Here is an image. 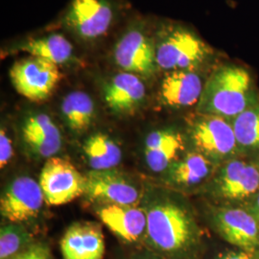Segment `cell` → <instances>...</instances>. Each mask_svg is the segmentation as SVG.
<instances>
[{"label":"cell","mask_w":259,"mask_h":259,"mask_svg":"<svg viewBox=\"0 0 259 259\" xmlns=\"http://www.w3.org/2000/svg\"><path fill=\"white\" fill-rule=\"evenodd\" d=\"M230 121L240 155L259 152V101Z\"/></svg>","instance_id":"cell-22"},{"label":"cell","mask_w":259,"mask_h":259,"mask_svg":"<svg viewBox=\"0 0 259 259\" xmlns=\"http://www.w3.org/2000/svg\"><path fill=\"white\" fill-rule=\"evenodd\" d=\"M183 137L174 131L160 130L151 133L145 141V157L154 172H161L171 166L184 150Z\"/></svg>","instance_id":"cell-17"},{"label":"cell","mask_w":259,"mask_h":259,"mask_svg":"<svg viewBox=\"0 0 259 259\" xmlns=\"http://www.w3.org/2000/svg\"><path fill=\"white\" fill-rule=\"evenodd\" d=\"M61 109L66 124L76 133H83L93 124L95 115L94 103L92 97L83 92L67 94Z\"/></svg>","instance_id":"cell-21"},{"label":"cell","mask_w":259,"mask_h":259,"mask_svg":"<svg viewBox=\"0 0 259 259\" xmlns=\"http://www.w3.org/2000/svg\"><path fill=\"white\" fill-rule=\"evenodd\" d=\"M247 209L255 217L259 223V192L249 202Z\"/></svg>","instance_id":"cell-29"},{"label":"cell","mask_w":259,"mask_h":259,"mask_svg":"<svg viewBox=\"0 0 259 259\" xmlns=\"http://www.w3.org/2000/svg\"><path fill=\"white\" fill-rule=\"evenodd\" d=\"M63 259H104L105 236L97 223L77 222L67 228L60 241Z\"/></svg>","instance_id":"cell-12"},{"label":"cell","mask_w":259,"mask_h":259,"mask_svg":"<svg viewBox=\"0 0 259 259\" xmlns=\"http://www.w3.org/2000/svg\"><path fill=\"white\" fill-rule=\"evenodd\" d=\"M169 179L178 185H197L213 172L214 163L199 152H191L169 167Z\"/></svg>","instance_id":"cell-19"},{"label":"cell","mask_w":259,"mask_h":259,"mask_svg":"<svg viewBox=\"0 0 259 259\" xmlns=\"http://www.w3.org/2000/svg\"><path fill=\"white\" fill-rule=\"evenodd\" d=\"M84 194L108 204H135L138 189L113 170H93L84 176Z\"/></svg>","instance_id":"cell-14"},{"label":"cell","mask_w":259,"mask_h":259,"mask_svg":"<svg viewBox=\"0 0 259 259\" xmlns=\"http://www.w3.org/2000/svg\"><path fill=\"white\" fill-rule=\"evenodd\" d=\"M210 54V48L201 37L181 26L167 29L156 41L157 66L167 72L193 70Z\"/></svg>","instance_id":"cell-3"},{"label":"cell","mask_w":259,"mask_h":259,"mask_svg":"<svg viewBox=\"0 0 259 259\" xmlns=\"http://www.w3.org/2000/svg\"><path fill=\"white\" fill-rule=\"evenodd\" d=\"M145 95V84L139 76L126 71L114 75L104 90L105 102L111 111L119 113L135 111Z\"/></svg>","instance_id":"cell-16"},{"label":"cell","mask_w":259,"mask_h":259,"mask_svg":"<svg viewBox=\"0 0 259 259\" xmlns=\"http://www.w3.org/2000/svg\"><path fill=\"white\" fill-rule=\"evenodd\" d=\"M38 184L47 204L62 205L84 194L85 179L70 161L54 157L42 167Z\"/></svg>","instance_id":"cell-6"},{"label":"cell","mask_w":259,"mask_h":259,"mask_svg":"<svg viewBox=\"0 0 259 259\" xmlns=\"http://www.w3.org/2000/svg\"><path fill=\"white\" fill-rule=\"evenodd\" d=\"M189 134L197 152L213 163L240 156L232 123L226 118L199 113L190 123Z\"/></svg>","instance_id":"cell-4"},{"label":"cell","mask_w":259,"mask_h":259,"mask_svg":"<svg viewBox=\"0 0 259 259\" xmlns=\"http://www.w3.org/2000/svg\"><path fill=\"white\" fill-rule=\"evenodd\" d=\"M112 19L113 11L107 0H73L65 21L80 38L93 40L108 32Z\"/></svg>","instance_id":"cell-11"},{"label":"cell","mask_w":259,"mask_h":259,"mask_svg":"<svg viewBox=\"0 0 259 259\" xmlns=\"http://www.w3.org/2000/svg\"><path fill=\"white\" fill-rule=\"evenodd\" d=\"M116 65L124 71L142 76H152L158 68L156 41L141 29L133 28L126 32L113 50Z\"/></svg>","instance_id":"cell-9"},{"label":"cell","mask_w":259,"mask_h":259,"mask_svg":"<svg viewBox=\"0 0 259 259\" xmlns=\"http://www.w3.org/2000/svg\"><path fill=\"white\" fill-rule=\"evenodd\" d=\"M22 132L23 134H32L62 140L60 130L53 120L45 113H38L28 117L24 122Z\"/></svg>","instance_id":"cell-24"},{"label":"cell","mask_w":259,"mask_h":259,"mask_svg":"<svg viewBox=\"0 0 259 259\" xmlns=\"http://www.w3.org/2000/svg\"><path fill=\"white\" fill-rule=\"evenodd\" d=\"M36 242L19 224L5 225L0 230V259H13Z\"/></svg>","instance_id":"cell-23"},{"label":"cell","mask_w":259,"mask_h":259,"mask_svg":"<svg viewBox=\"0 0 259 259\" xmlns=\"http://www.w3.org/2000/svg\"><path fill=\"white\" fill-rule=\"evenodd\" d=\"M140 259H161L160 257H158L157 254H155V256H151V257H148V258H140Z\"/></svg>","instance_id":"cell-30"},{"label":"cell","mask_w":259,"mask_h":259,"mask_svg":"<svg viewBox=\"0 0 259 259\" xmlns=\"http://www.w3.org/2000/svg\"><path fill=\"white\" fill-rule=\"evenodd\" d=\"M98 216L101 222L122 242L133 245L144 241L147 214L135 204H106Z\"/></svg>","instance_id":"cell-13"},{"label":"cell","mask_w":259,"mask_h":259,"mask_svg":"<svg viewBox=\"0 0 259 259\" xmlns=\"http://www.w3.org/2000/svg\"><path fill=\"white\" fill-rule=\"evenodd\" d=\"M212 224L215 232L229 246L259 259V223L247 208L221 207L214 213Z\"/></svg>","instance_id":"cell-7"},{"label":"cell","mask_w":259,"mask_h":259,"mask_svg":"<svg viewBox=\"0 0 259 259\" xmlns=\"http://www.w3.org/2000/svg\"><path fill=\"white\" fill-rule=\"evenodd\" d=\"M13 145L11 139L3 129L0 131V167L4 168L13 157Z\"/></svg>","instance_id":"cell-28"},{"label":"cell","mask_w":259,"mask_h":259,"mask_svg":"<svg viewBox=\"0 0 259 259\" xmlns=\"http://www.w3.org/2000/svg\"><path fill=\"white\" fill-rule=\"evenodd\" d=\"M210 259H258L254 255L250 254L245 250L234 248V247H225L221 250L216 251Z\"/></svg>","instance_id":"cell-27"},{"label":"cell","mask_w":259,"mask_h":259,"mask_svg":"<svg viewBox=\"0 0 259 259\" xmlns=\"http://www.w3.org/2000/svg\"><path fill=\"white\" fill-rule=\"evenodd\" d=\"M13 259H53V256L47 243L36 241Z\"/></svg>","instance_id":"cell-26"},{"label":"cell","mask_w":259,"mask_h":259,"mask_svg":"<svg viewBox=\"0 0 259 259\" xmlns=\"http://www.w3.org/2000/svg\"><path fill=\"white\" fill-rule=\"evenodd\" d=\"M257 102L250 73L242 66L224 65L204 83L198 112L232 120Z\"/></svg>","instance_id":"cell-2"},{"label":"cell","mask_w":259,"mask_h":259,"mask_svg":"<svg viewBox=\"0 0 259 259\" xmlns=\"http://www.w3.org/2000/svg\"><path fill=\"white\" fill-rule=\"evenodd\" d=\"M83 149L93 170H111L120 163V148L107 135H93L87 139Z\"/></svg>","instance_id":"cell-20"},{"label":"cell","mask_w":259,"mask_h":259,"mask_svg":"<svg viewBox=\"0 0 259 259\" xmlns=\"http://www.w3.org/2000/svg\"><path fill=\"white\" fill-rule=\"evenodd\" d=\"M204 85L193 70L167 72L160 84V99L168 107H190L200 101Z\"/></svg>","instance_id":"cell-15"},{"label":"cell","mask_w":259,"mask_h":259,"mask_svg":"<svg viewBox=\"0 0 259 259\" xmlns=\"http://www.w3.org/2000/svg\"><path fill=\"white\" fill-rule=\"evenodd\" d=\"M259 192V163L236 157L225 162L213 183V194L228 203L249 201Z\"/></svg>","instance_id":"cell-8"},{"label":"cell","mask_w":259,"mask_h":259,"mask_svg":"<svg viewBox=\"0 0 259 259\" xmlns=\"http://www.w3.org/2000/svg\"><path fill=\"white\" fill-rule=\"evenodd\" d=\"M19 50L57 65L68 63L73 57L72 45L61 34H51L46 37L30 39L22 44Z\"/></svg>","instance_id":"cell-18"},{"label":"cell","mask_w":259,"mask_h":259,"mask_svg":"<svg viewBox=\"0 0 259 259\" xmlns=\"http://www.w3.org/2000/svg\"><path fill=\"white\" fill-rule=\"evenodd\" d=\"M44 202L39 184L30 177H20L11 183L2 195L0 212L13 224L29 222L37 217Z\"/></svg>","instance_id":"cell-10"},{"label":"cell","mask_w":259,"mask_h":259,"mask_svg":"<svg viewBox=\"0 0 259 259\" xmlns=\"http://www.w3.org/2000/svg\"><path fill=\"white\" fill-rule=\"evenodd\" d=\"M62 77L59 65L32 56L16 62L10 69L16 91L32 102L47 100Z\"/></svg>","instance_id":"cell-5"},{"label":"cell","mask_w":259,"mask_h":259,"mask_svg":"<svg viewBox=\"0 0 259 259\" xmlns=\"http://www.w3.org/2000/svg\"><path fill=\"white\" fill-rule=\"evenodd\" d=\"M147 214L144 242L161 259H203L206 246L203 232L184 207L164 202Z\"/></svg>","instance_id":"cell-1"},{"label":"cell","mask_w":259,"mask_h":259,"mask_svg":"<svg viewBox=\"0 0 259 259\" xmlns=\"http://www.w3.org/2000/svg\"><path fill=\"white\" fill-rule=\"evenodd\" d=\"M24 140L28 145L41 157H52L61 149L62 140L36 136L32 134H23Z\"/></svg>","instance_id":"cell-25"}]
</instances>
